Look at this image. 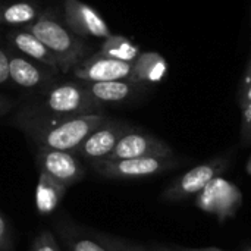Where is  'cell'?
<instances>
[{
  "label": "cell",
  "mask_w": 251,
  "mask_h": 251,
  "mask_svg": "<svg viewBox=\"0 0 251 251\" xmlns=\"http://www.w3.org/2000/svg\"><path fill=\"white\" fill-rule=\"evenodd\" d=\"M179 251H226L222 250V249H218V247H199V249H194V247H182V246H175Z\"/></svg>",
  "instance_id": "28"
},
{
  "label": "cell",
  "mask_w": 251,
  "mask_h": 251,
  "mask_svg": "<svg viewBox=\"0 0 251 251\" xmlns=\"http://www.w3.org/2000/svg\"><path fill=\"white\" fill-rule=\"evenodd\" d=\"M107 118V113H91L57 119L24 121L12 126L24 132L37 149L72 151Z\"/></svg>",
  "instance_id": "2"
},
{
  "label": "cell",
  "mask_w": 251,
  "mask_h": 251,
  "mask_svg": "<svg viewBox=\"0 0 251 251\" xmlns=\"http://www.w3.org/2000/svg\"><path fill=\"white\" fill-rule=\"evenodd\" d=\"M168 75V62L157 51H141L132 62L131 79L147 87L160 84Z\"/></svg>",
  "instance_id": "17"
},
{
  "label": "cell",
  "mask_w": 251,
  "mask_h": 251,
  "mask_svg": "<svg viewBox=\"0 0 251 251\" xmlns=\"http://www.w3.org/2000/svg\"><path fill=\"white\" fill-rule=\"evenodd\" d=\"M18 106V101L12 100L10 97L0 94V118L9 115L10 112H13V109Z\"/></svg>",
  "instance_id": "26"
},
{
  "label": "cell",
  "mask_w": 251,
  "mask_h": 251,
  "mask_svg": "<svg viewBox=\"0 0 251 251\" xmlns=\"http://www.w3.org/2000/svg\"><path fill=\"white\" fill-rule=\"evenodd\" d=\"M150 251H179L175 246H165V244H159V243H153L149 246Z\"/></svg>",
  "instance_id": "27"
},
{
  "label": "cell",
  "mask_w": 251,
  "mask_h": 251,
  "mask_svg": "<svg viewBox=\"0 0 251 251\" xmlns=\"http://www.w3.org/2000/svg\"><path fill=\"white\" fill-rule=\"evenodd\" d=\"M0 251H15L13 229L6 216L0 212Z\"/></svg>",
  "instance_id": "23"
},
{
  "label": "cell",
  "mask_w": 251,
  "mask_h": 251,
  "mask_svg": "<svg viewBox=\"0 0 251 251\" xmlns=\"http://www.w3.org/2000/svg\"><path fill=\"white\" fill-rule=\"evenodd\" d=\"M4 38H6L7 46L15 49L21 54L60 72L59 63H57L56 57L53 56V53L29 29H26V28H10L4 34Z\"/></svg>",
  "instance_id": "14"
},
{
  "label": "cell",
  "mask_w": 251,
  "mask_h": 251,
  "mask_svg": "<svg viewBox=\"0 0 251 251\" xmlns=\"http://www.w3.org/2000/svg\"><path fill=\"white\" fill-rule=\"evenodd\" d=\"M99 51L112 59H118L128 63H132L141 53L137 44H134L129 38L121 34H112L104 38Z\"/></svg>",
  "instance_id": "19"
},
{
  "label": "cell",
  "mask_w": 251,
  "mask_h": 251,
  "mask_svg": "<svg viewBox=\"0 0 251 251\" xmlns=\"http://www.w3.org/2000/svg\"><path fill=\"white\" fill-rule=\"evenodd\" d=\"M243 203V193L222 176L212 181L199 196V207L224 219L232 216Z\"/></svg>",
  "instance_id": "13"
},
{
  "label": "cell",
  "mask_w": 251,
  "mask_h": 251,
  "mask_svg": "<svg viewBox=\"0 0 251 251\" xmlns=\"http://www.w3.org/2000/svg\"><path fill=\"white\" fill-rule=\"evenodd\" d=\"M68 190L69 188H66L47 174L38 172V182L34 193V204L37 213L41 216L51 215L62 203Z\"/></svg>",
  "instance_id": "18"
},
{
  "label": "cell",
  "mask_w": 251,
  "mask_h": 251,
  "mask_svg": "<svg viewBox=\"0 0 251 251\" xmlns=\"http://www.w3.org/2000/svg\"><path fill=\"white\" fill-rule=\"evenodd\" d=\"M53 226L66 251H109L87 228L79 226L65 215L57 216L53 221Z\"/></svg>",
  "instance_id": "15"
},
{
  "label": "cell",
  "mask_w": 251,
  "mask_h": 251,
  "mask_svg": "<svg viewBox=\"0 0 251 251\" xmlns=\"http://www.w3.org/2000/svg\"><path fill=\"white\" fill-rule=\"evenodd\" d=\"M63 19L68 26L82 38H107L112 31L106 19L90 4L81 0H62Z\"/></svg>",
  "instance_id": "11"
},
{
  "label": "cell",
  "mask_w": 251,
  "mask_h": 251,
  "mask_svg": "<svg viewBox=\"0 0 251 251\" xmlns=\"http://www.w3.org/2000/svg\"><path fill=\"white\" fill-rule=\"evenodd\" d=\"M91 113H106L90 94L87 87L72 78H62L40 94L29 96L19 103L9 121L10 125L24 121L57 119Z\"/></svg>",
  "instance_id": "1"
},
{
  "label": "cell",
  "mask_w": 251,
  "mask_h": 251,
  "mask_svg": "<svg viewBox=\"0 0 251 251\" xmlns=\"http://www.w3.org/2000/svg\"><path fill=\"white\" fill-rule=\"evenodd\" d=\"M237 101L238 106L243 107L246 104H249L251 101V56L249 59V63L246 66V71L240 79V85H238V93H237Z\"/></svg>",
  "instance_id": "22"
},
{
  "label": "cell",
  "mask_w": 251,
  "mask_h": 251,
  "mask_svg": "<svg viewBox=\"0 0 251 251\" xmlns=\"http://www.w3.org/2000/svg\"><path fill=\"white\" fill-rule=\"evenodd\" d=\"M246 169H247V174H249V175H251V156H250V157H249V160H247Z\"/></svg>",
  "instance_id": "30"
},
{
  "label": "cell",
  "mask_w": 251,
  "mask_h": 251,
  "mask_svg": "<svg viewBox=\"0 0 251 251\" xmlns=\"http://www.w3.org/2000/svg\"><path fill=\"white\" fill-rule=\"evenodd\" d=\"M132 63L112 59L100 51H94L90 56L79 60L68 74L72 79L79 82H103L115 79L131 78Z\"/></svg>",
  "instance_id": "10"
},
{
  "label": "cell",
  "mask_w": 251,
  "mask_h": 251,
  "mask_svg": "<svg viewBox=\"0 0 251 251\" xmlns=\"http://www.w3.org/2000/svg\"><path fill=\"white\" fill-rule=\"evenodd\" d=\"M29 251H60V249L54 234L50 229H43L32 240Z\"/></svg>",
  "instance_id": "21"
},
{
  "label": "cell",
  "mask_w": 251,
  "mask_h": 251,
  "mask_svg": "<svg viewBox=\"0 0 251 251\" xmlns=\"http://www.w3.org/2000/svg\"><path fill=\"white\" fill-rule=\"evenodd\" d=\"M10 85L9 81V56H7V43L4 35H0V87Z\"/></svg>",
  "instance_id": "25"
},
{
  "label": "cell",
  "mask_w": 251,
  "mask_h": 251,
  "mask_svg": "<svg viewBox=\"0 0 251 251\" xmlns=\"http://www.w3.org/2000/svg\"><path fill=\"white\" fill-rule=\"evenodd\" d=\"M9 81L12 85L26 93V97L35 96L56 84L65 75L37 60H32L7 46Z\"/></svg>",
  "instance_id": "6"
},
{
  "label": "cell",
  "mask_w": 251,
  "mask_h": 251,
  "mask_svg": "<svg viewBox=\"0 0 251 251\" xmlns=\"http://www.w3.org/2000/svg\"><path fill=\"white\" fill-rule=\"evenodd\" d=\"M240 251H251V244H250V243H243V246H241Z\"/></svg>",
  "instance_id": "29"
},
{
  "label": "cell",
  "mask_w": 251,
  "mask_h": 251,
  "mask_svg": "<svg viewBox=\"0 0 251 251\" xmlns=\"http://www.w3.org/2000/svg\"><path fill=\"white\" fill-rule=\"evenodd\" d=\"M43 10L38 0H0V25L26 28L38 19Z\"/></svg>",
  "instance_id": "16"
},
{
  "label": "cell",
  "mask_w": 251,
  "mask_h": 251,
  "mask_svg": "<svg viewBox=\"0 0 251 251\" xmlns=\"http://www.w3.org/2000/svg\"><path fill=\"white\" fill-rule=\"evenodd\" d=\"M135 125L109 116L101 125H99L93 132L87 135V138L72 150L75 156H78L85 165L94 160H103L110 156L118 141L134 128Z\"/></svg>",
  "instance_id": "7"
},
{
  "label": "cell",
  "mask_w": 251,
  "mask_h": 251,
  "mask_svg": "<svg viewBox=\"0 0 251 251\" xmlns=\"http://www.w3.org/2000/svg\"><path fill=\"white\" fill-rule=\"evenodd\" d=\"M84 85L94 97V100L104 109L106 106H122L137 103L151 91V87L140 84L131 78L103 82H87Z\"/></svg>",
  "instance_id": "12"
},
{
  "label": "cell",
  "mask_w": 251,
  "mask_h": 251,
  "mask_svg": "<svg viewBox=\"0 0 251 251\" xmlns=\"http://www.w3.org/2000/svg\"><path fill=\"white\" fill-rule=\"evenodd\" d=\"M235 150L219 153L201 163L194 165L174 178L162 191L160 199L168 203H182L199 196L212 181L222 176L234 163Z\"/></svg>",
  "instance_id": "5"
},
{
  "label": "cell",
  "mask_w": 251,
  "mask_h": 251,
  "mask_svg": "<svg viewBox=\"0 0 251 251\" xmlns=\"http://www.w3.org/2000/svg\"><path fill=\"white\" fill-rule=\"evenodd\" d=\"M241 121H240V140L244 147L251 146V101L240 107Z\"/></svg>",
  "instance_id": "24"
},
{
  "label": "cell",
  "mask_w": 251,
  "mask_h": 251,
  "mask_svg": "<svg viewBox=\"0 0 251 251\" xmlns=\"http://www.w3.org/2000/svg\"><path fill=\"white\" fill-rule=\"evenodd\" d=\"M88 231L96 240H99L109 251H150V249H147V247H143V246H140L137 243L124 240L121 237H115V235L100 232V231H96V229H88Z\"/></svg>",
  "instance_id": "20"
},
{
  "label": "cell",
  "mask_w": 251,
  "mask_h": 251,
  "mask_svg": "<svg viewBox=\"0 0 251 251\" xmlns=\"http://www.w3.org/2000/svg\"><path fill=\"white\" fill-rule=\"evenodd\" d=\"M191 163L185 156L169 157H135L121 160H94L87 163L88 169L110 181H141L168 174Z\"/></svg>",
  "instance_id": "4"
},
{
  "label": "cell",
  "mask_w": 251,
  "mask_h": 251,
  "mask_svg": "<svg viewBox=\"0 0 251 251\" xmlns=\"http://www.w3.org/2000/svg\"><path fill=\"white\" fill-rule=\"evenodd\" d=\"M26 29L37 35L53 53L63 75H68L79 60L94 53L93 46L76 35L65 22L63 15L53 7L43 10L38 19Z\"/></svg>",
  "instance_id": "3"
},
{
  "label": "cell",
  "mask_w": 251,
  "mask_h": 251,
  "mask_svg": "<svg viewBox=\"0 0 251 251\" xmlns=\"http://www.w3.org/2000/svg\"><path fill=\"white\" fill-rule=\"evenodd\" d=\"M35 166L38 172H44L66 188L82 182L87 176L88 166L72 151L37 149Z\"/></svg>",
  "instance_id": "8"
},
{
  "label": "cell",
  "mask_w": 251,
  "mask_h": 251,
  "mask_svg": "<svg viewBox=\"0 0 251 251\" xmlns=\"http://www.w3.org/2000/svg\"><path fill=\"white\" fill-rule=\"evenodd\" d=\"M175 154L176 153L174 147L168 144L165 140L135 125L118 141L110 156L103 160H121V159L153 157V156L169 157Z\"/></svg>",
  "instance_id": "9"
}]
</instances>
